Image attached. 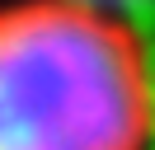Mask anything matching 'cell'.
<instances>
[{
	"label": "cell",
	"instance_id": "2",
	"mask_svg": "<svg viewBox=\"0 0 155 150\" xmlns=\"http://www.w3.org/2000/svg\"><path fill=\"white\" fill-rule=\"evenodd\" d=\"M89 5H108V9H122V14H136V19L155 14V0H89Z\"/></svg>",
	"mask_w": 155,
	"mask_h": 150
},
{
	"label": "cell",
	"instance_id": "1",
	"mask_svg": "<svg viewBox=\"0 0 155 150\" xmlns=\"http://www.w3.org/2000/svg\"><path fill=\"white\" fill-rule=\"evenodd\" d=\"M0 150H155L146 24L89 0H0Z\"/></svg>",
	"mask_w": 155,
	"mask_h": 150
}]
</instances>
